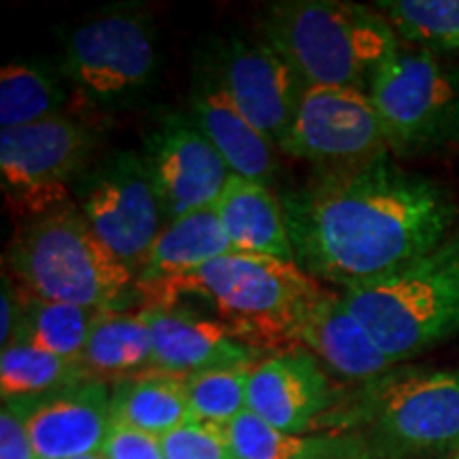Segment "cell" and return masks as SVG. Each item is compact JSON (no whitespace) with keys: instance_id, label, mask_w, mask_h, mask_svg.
<instances>
[{"instance_id":"1","label":"cell","mask_w":459,"mask_h":459,"mask_svg":"<svg viewBox=\"0 0 459 459\" xmlns=\"http://www.w3.org/2000/svg\"><path fill=\"white\" fill-rule=\"evenodd\" d=\"M294 262L341 291L411 266L453 234L455 198L389 153L351 169L317 170L281 196Z\"/></svg>"},{"instance_id":"2","label":"cell","mask_w":459,"mask_h":459,"mask_svg":"<svg viewBox=\"0 0 459 459\" xmlns=\"http://www.w3.org/2000/svg\"><path fill=\"white\" fill-rule=\"evenodd\" d=\"M324 294L325 287L296 262L230 251L164 287L145 308H172L183 296L200 298L260 351H290L296 349L308 311Z\"/></svg>"},{"instance_id":"3","label":"cell","mask_w":459,"mask_h":459,"mask_svg":"<svg viewBox=\"0 0 459 459\" xmlns=\"http://www.w3.org/2000/svg\"><path fill=\"white\" fill-rule=\"evenodd\" d=\"M264 39L290 62L307 88L368 90L378 66L400 48L378 9L342 0H285L264 15Z\"/></svg>"},{"instance_id":"4","label":"cell","mask_w":459,"mask_h":459,"mask_svg":"<svg viewBox=\"0 0 459 459\" xmlns=\"http://www.w3.org/2000/svg\"><path fill=\"white\" fill-rule=\"evenodd\" d=\"M325 423L359 432L378 459L459 451V370L394 368L338 402Z\"/></svg>"},{"instance_id":"5","label":"cell","mask_w":459,"mask_h":459,"mask_svg":"<svg viewBox=\"0 0 459 459\" xmlns=\"http://www.w3.org/2000/svg\"><path fill=\"white\" fill-rule=\"evenodd\" d=\"M7 266L30 296L94 311H113L136 281L73 203L22 223L9 243Z\"/></svg>"},{"instance_id":"6","label":"cell","mask_w":459,"mask_h":459,"mask_svg":"<svg viewBox=\"0 0 459 459\" xmlns=\"http://www.w3.org/2000/svg\"><path fill=\"white\" fill-rule=\"evenodd\" d=\"M394 364L459 334V232L411 266L341 291Z\"/></svg>"},{"instance_id":"7","label":"cell","mask_w":459,"mask_h":459,"mask_svg":"<svg viewBox=\"0 0 459 459\" xmlns=\"http://www.w3.org/2000/svg\"><path fill=\"white\" fill-rule=\"evenodd\" d=\"M368 96L389 152L426 153L459 139V68L436 54L400 45L370 79Z\"/></svg>"},{"instance_id":"8","label":"cell","mask_w":459,"mask_h":459,"mask_svg":"<svg viewBox=\"0 0 459 459\" xmlns=\"http://www.w3.org/2000/svg\"><path fill=\"white\" fill-rule=\"evenodd\" d=\"M156 24L145 11L111 9L71 32L62 73L94 108L126 107L153 83Z\"/></svg>"},{"instance_id":"9","label":"cell","mask_w":459,"mask_h":459,"mask_svg":"<svg viewBox=\"0 0 459 459\" xmlns=\"http://www.w3.org/2000/svg\"><path fill=\"white\" fill-rule=\"evenodd\" d=\"M94 143V130L65 113L0 130V187L11 213L28 221L71 203Z\"/></svg>"},{"instance_id":"10","label":"cell","mask_w":459,"mask_h":459,"mask_svg":"<svg viewBox=\"0 0 459 459\" xmlns=\"http://www.w3.org/2000/svg\"><path fill=\"white\" fill-rule=\"evenodd\" d=\"M74 192L96 237L132 273H139L164 223L141 153H111L79 177Z\"/></svg>"},{"instance_id":"11","label":"cell","mask_w":459,"mask_h":459,"mask_svg":"<svg viewBox=\"0 0 459 459\" xmlns=\"http://www.w3.org/2000/svg\"><path fill=\"white\" fill-rule=\"evenodd\" d=\"M287 156L324 169H351L389 153L368 90L311 85L281 143Z\"/></svg>"},{"instance_id":"12","label":"cell","mask_w":459,"mask_h":459,"mask_svg":"<svg viewBox=\"0 0 459 459\" xmlns=\"http://www.w3.org/2000/svg\"><path fill=\"white\" fill-rule=\"evenodd\" d=\"M143 160L164 215V226L194 211L211 209L230 169L187 113L164 108L143 139Z\"/></svg>"},{"instance_id":"13","label":"cell","mask_w":459,"mask_h":459,"mask_svg":"<svg viewBox=\"0 0 459 459\" xmlns=\"http://www.w3.org/2000/svg\"><path fill=\"white\" fill-rule=\"evenodd\" d=\"M213 65L240 113L281 147L307 90L290 62L266 39H230L220 45Z\"/></svg>"},{"instance_id":"14","label":"cell","mask_w":459,"mask_h":459,"mask_svg":"<svg viewBox=\"0 0 459 459\" xmlns=\"http://www.w3.org/2000/svg\"><path fill=\"white\" fill-rule=\"evenodd\" d=\"M336 404L328 375L304 349L279 351L251 368L247 411L279 432H308Z\"/></svg>"},{"instance_id":"15","label":"cell","mask_w":459,"mask_h":459,"mask_svg":"<svg viewBox=\"0 0 459 459\" xmlns=\"http://www.w3.org/2000/svg\"><path fill=\"white\" fill-rule=\"evenodd\" d=\"M153 338L149 370L189 377L209 370L254 368L260 349L220 319L200 317L181 308H143Z\"/></svg>"},{"instance_id":"16","label":"cell","mask_w":459,"mask_h":459,"mask_svg":"<svg viewBox=\"0 0 459 459\" xmlns=\"http://www.w3.org/2000/svg\"><path fill=\"white\" fill-rule=\"evenodd\" d=\"M11 402L24 411L39 459L100 453L113 423L111 389L99 378H88L41 398Z\"/></svg>"},{"instance_id":"17","label":"cell","mask_w":459,"mask_h":459,"mask_svg":"<svg viewBox=\"0 0 459 459\" xmlns=\"http://www.w3.org/2000/svg\"><path fill=\"white\" fill-rule=\"evenodd\" d=\"M189 117L217 149L232 175L271 187L277 170L274 145L234 105L213 62L200 66L194 77Z\"/></svg>"},{"instance_id":"18","label":"cell","mask_w":459,"mask_h":459,"mask_svg":"<svg viewBox=\"0 0 459 459\" xmlns=\"http://www.w3.org/2000/svg\"><path fill=\"white\" fill-rule=\"evenodd\" d=\"M296 349H304L347 381L368 383L395 368L361 324L342 294L325 290L298 330Z\"/></svg>"},{"instance_id":"19","label":"cell","mask_w":459,"mask_h":459,"mask_svg":"<svg viewBox=\"0 0 459 459\" xmlns=\"http://www.w3.org/2000/svg\"><path fill=\"white\" fill-rule=\"evenodd\" d=\"M234 251L215 206L194 211L166 223L136 273L134 290L145 300L187 274L200 271L215 257Z\"/></svg>"},{"instance_id":"20","label":"cell","mask_w":459,"mask_h":459,"mask_svg":"<svg viewBox=\"0 0 459 459\" xmlns=\"http://www.w3.org/2000/svg\"><path fill=\"white\" fill-rule=\"evenodd\" d=\"M215 211L234 251L294 262L283 204L268 186L230 175L217 198Z\"/></svg>"},{"instance_id":"21","label":"cell","mask_w":459,"mask_h":459,"mask_svg":"<svg viewBox=\"0 0 459 459\" xmlns=\"http://www.w3.org/2000/svg\"><path fill=\"white\" fill-rule=\"evenodd\" d=\"M217 429L240 459H378L359 432L287 434L249 411Z\"/></svg>"},{"instance_id":"22","label":"cell","mask_w":459,"mask_h":459,"mask_svg":"<svg viewBox=\"0 0 459 459\" xmlns=\"http://www.w3.org/2000/svg\"><path fill=\"white\" fill-rule=\"evenodd\" d=\"M111 415L113 423L164 438L192 423L186 377L145 370L117 381L111 392Z\"/></svg>"},{"instance_id":"23","label":"cell","mask_w":459,"mask_h":459,"mask_svg":"<svg viewBox=\"0 0 459 459\" xmlns=\"http://www.w3.org/2000/svg\"><path fill=\"white\" fill-rule=\"evenodd\" d=\"M153 338L145 315L102 311L90 332L82 364L91 378L124 381L149 370Z\"/></svg>"},{"instance_id":"24","label":"cell","mask_w":459,"mask_h":459,"mask_svg":"<svg viewBox=\"0 0 459 459\" xmlns=\"http://www.w3.org/2000/svg\"><path fill=\"white\" fill-rule=\"evenodd\" d=\"M24 294V325L17 342L41 349L57 358L82 361L90 332L102 311L83 308L77 304L49 302ZM15 342V344H17Z\"/></svg>"},{"instance_id":"25","label":"cell","mask_w":459,"mask_h":459,"mask_svg":"<svg viewBox=\"0 0 459 459\" xmlns=\"http://www.w3.org/2000/svg\"><path fill=\"white\" fill-rule=\"evenodd\" d=\"M91 378L82 361L57 358L26 342L11 344L0 355L3 402L32 400Z\"/></svg>"},{"instance_id":"26","label":"cell","mask_w":459,"mask_h":459,"mask_svg":"<svg viewBox=\"0 0 459 459\" xmlns=\"http://www.w3.org/2000/svg\"><path fill=\"white\" fill-rule=\"evenodd\" d=\"M65 99L60 79L48 68L11 62L0 71V130L32 126L60 115Z\"/></svg>"},{"instance_id":"27","label":"cell","mask_w":459,"mask_h":459,"mask_svg":"<svg viewBox=\"0 0 459 459\" xmlns=\"http://www.w3.org/2000/svg\"><path fill=\"white\" fill-rule=\"evenodd\" d=\"M377 9L409 48L436 56L459 51V0H385Z\"/></svg>"},{"instance_id":"28","label":"cell","mask_w":459,"mask_h":459,"mask_svg":"<svg viewBox=\"0 0 459 459\" xmlns=\"http://www.w3.org/2000/svg\"><path fill=\"white\" fill-rule=\"evenodd\" d=\"M251 368L209 370L186 377L192 423L228 426L247 412V385Z\"/></svg>"},{"instance_id":"29","label":"cell","mask_w":459,"mask_h":459,"mask_svg":"<svg viewBox=\"0 0 459 459\" xmlns=\"http://www.w3.org/2000/svg\"><path fill=\"white\" fill-rule=\"evenodd\" d=\"M164 459H240L217 426L187 423L160 438Z\"/></svg>"},{"instance_id":"30","label":"cell","mask_w":459,"mask_h":459,"mask_svg":"<svg viewBox=\"0 0 459 459\" xmlns=\"http://www.w3.org/2000/svg\"><path fill=\"white\" fill-rule=\"evenodd\" d=\"M100 455L102 459H164V451L158 436L111 423Z\"/></svg>"},{"instance_id":"31","label":"cell","mask_w":459,"mask_h":459,"mask_svg":"<svg viewBox=\"0 0 459 459\" xmlns=\"http://www.w3.org/2000/svg\"><path fill=\"white\" fill-rule=\"evenodd\" d=\"M0 459H39L24 411L13 402H3L0 412Z\"/></svg>"},{"instance_id":"32","label":"cell","mask_w":459,"mask_h":459,"mask_svg":"<svg viewBox=\"0 0 459 459\" xmlns=\"http://www.w3.org/2000/svg\"><path fill=\"white\" fill-rule=\"evenodd\" d=\"M24 325V294L13 277L3 273V294H0V342L3 349L17 342Z\"/></svg>"},{"instance_id":"33","label":"cell","mask_w":459,"mask_h":459,"mask_svg":"<svg viewBox=\"0 0 459 459\" xmlns=\"http://www.w3.org/2000/svg\"><path fill=\"white\" fill-rule=\"evenodd\" d=\"M73 459H102L100 453H88V455H82V457H73Z\"/></svg>"},{"instance_id":"34","label":"cell","mask_w":459,"mask_h":459,"mask_svg":"<svg viewBox=\"0 0 459 459\" xmlns=\"http://www.w3.org/2000/svg\"><path fill=\"white\" fill-rule=\"evenodd\" d=\"M453 459H459V451L455 453V455H453Z\"/></svg>"}]
</instances>
